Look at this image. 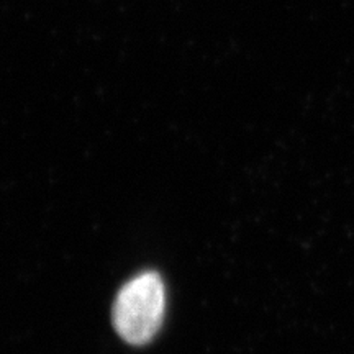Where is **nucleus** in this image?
Returning <instances> with one entry per match:
<instances>
[{
  "label": "nucleus",
  "instance_id": "f257e3e1",
  "mask_svg": "<svg viewBox=\"0 0 354 354\" xmlns=\"http://www.w3.org/2000/svg\"><path fill=\"white\" fill-rule=\"evenodd\" d=\"M166 312L165 282L156 272H143L128 281L113 304V325L130 344H146L161 328Z\"/></svg>",
  "mask_w": 354,
  "mask_h": 354
}]
</instances>
